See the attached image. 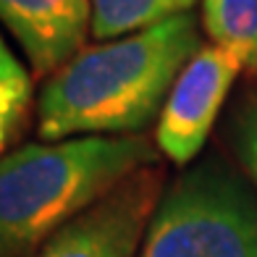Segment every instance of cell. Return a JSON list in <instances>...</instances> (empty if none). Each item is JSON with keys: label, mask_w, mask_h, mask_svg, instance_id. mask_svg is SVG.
Instances as JSON below:
<instances>
[{"label": "cell", "mask_w": 257, "mask_h": 257, "mask_svg": "<svg viewBox=\"0 0 257 257\" xmlns=\"http://www.w3.org/2000/svg\"><path fill=\"white\" fill-rule=\"evenodd\" d=\"M200 48L202 24L194 14L84 48L45 81L37 100L40 137L53 142L142 134Z\"/></svg>", "instance_id": "6da1fadb"}, {"label": "cell", "mask_w": 257, "mask_h": 257, "mask_svg": "<svg viewBox=\"0 0 257 257\" xmlns=\"http://www.w3.org/2000/svg\"><path fill=\"white\" fill-rule=\"evenodd\" d=\"M145 134L29 142L0 158V257H34L123 179L158 166Z\"/></svg>", "instance_id": "7a4b0ae2"}, {"label": "cell", "mask_w": 257, "mask_h": 257, "mask_svg": "<svg viewBox=\"0 0 257 257\" xmlns=\"http://www.w3.org/2000/svg\"><path fill=\"white\" fill-rule=\"evenodd\" d=\"M137 257H257V189L223 155L163 186Z\"/></svg>", "instance_id": "3957f363"}, {"label": "cell", "mask_w": 257, "mask_h": 257, "mask_svg": "<svg viewBox=\"0 0 257 257\" xmlns=\"http://www.w3.org/2000/svg\"><path fill=\"white\" fill-rule=\"evenodd\" d=\"M160 171L147 166L68 220L34 257H137L160 200Z\"/></svg>", "instance_id": "277c9868"}, {"label": "cell", "mask_w": 257, "mask_h": 257, "mask_svg": "<svg viewBox=\"0 0 257 257\" xmlns=\"http://www.w3.org/2000/svg\"><path fill=\"white\" fill-rule=\"evenodd\" d=\"M241 68L213 45H202L181 68L155 121V145L173 166L186 168L200 158Z\"/></svg>", "instance_id": "5b68a950"}, {"label": "cell", "mask_w": 257, "mask_h": 257, "mask_svg": "<svg viewBox=\"0 0 257 257\" xmlns=\"http://www.w3.org/2000/svg\"><path fill=\"white\" fill-rule=\"evenodd\" d=\"M0 24L34 74L53 76L84 50L92 34V0H0Z\"/></svg>", "instance_id": "8992f818"}, {"label": "cell", "mask_w": 257, "mask_h": 257, "mask_svg": "<svg viewBox=\"0 0 257 257\" xmlns=\"http://www.w3.org/2000/svg\"><path fill=\"white\" fill-rule=\"evenodd\" d=\"M200 24L213 48L257 76V0H202Z\"/></svg>", "instance_id": "52a82bcc"}, {"label": "cell", "mask_w": 257, "mask_h": 257, "mask_svg": "<svg viewBox=\"0 0 257 257\" xmlns=\"http://www.w3.org/2000/svg\"><path fill=\"white\" fill-rule=\"evenodd\" d=\"M202 0H92V37L97 42L163 24Z\"/></svg>", "instance_id": "ba28073f"}, {"label": "cell", "mask_w": 257, "mask_h": 257, "mask_svg": "<svg viewBox=\"0 0 257 257\" xmlns=\"http://www.w3.org/2000/svg\"><path fill=\"white\" fill-rule=\"evenodd\" d=\"M32 105V76L0 34V153L14 142Z\"/></svg>", "instance_id": "9c48e42d"}, {"label": "cell", "mask_w": 257, "mask_h": 257, "mask_svg": "<svg viewBox=\"0 0 257 257\" xmlns=\"http://www.w3.org/2000/svg\"><path fill=\"white\" fill-rule=\"evenodd\" d=\"M226 134L241 171L257 189V87H249L233 102L226 121Z\"/></svg>", "instance_id": "30bf717a"}]
</instances>
